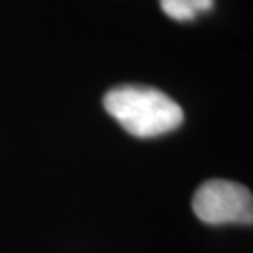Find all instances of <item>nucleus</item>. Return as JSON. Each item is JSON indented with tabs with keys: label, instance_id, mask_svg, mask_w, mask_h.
<instances>
[{
	"label": "nucleus",
	"instance_id": "f257e3e1",
	"mask_svg": "<svg viewBox=\"0 0 253 253\" xmlns=\"http://www.w3.org/2000/svg\"><path fill=\"white\" fill-rule=\"evenodd\" d=\"M103 107L127 133L141 139L169 133L182 124L184 111L174 100L152 86L122 84L105 94Z\"/></svg>",
	"mask_w": 253,
	"mask_h": 253
},
{
	"label": "nucleus",
	"instance_id": "f03ea898",
	"mask_svg": "<svg viewBox=\"0 0 253 253\" xmlns=\"http://www.w3.org/2000/svg\"><path fill=\"white\" fill-rule=\"evenodd\" d=\"M193 212L201 221L210 225L252 223L253 197L242 184L231 180H207L193 195Z\"/></svg>",
	"mask_w": 253,
	"mask_h": 253
},
{
	"label": "nucleus",
	"instance_id": "7ed1b4c3",
	"mask_svg": "<svg viewBox=\"0 0 253 253\" xmlns=\"http://www.w3.org/2000/svg\"><path fill=\"white\" fill-rule=\"evenodd\" d=\"M160 6L167 17L174 21H191L212 8L214 0H160Z\"/></svg>",
	"mask_w": 253,
	"mask_h": 253
}]
</instances>
